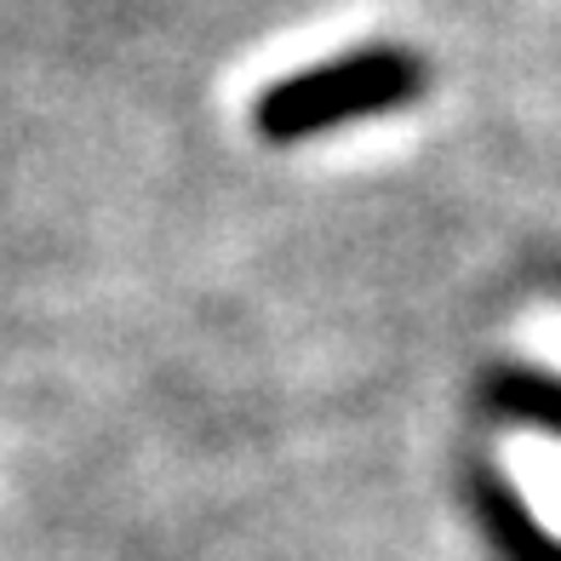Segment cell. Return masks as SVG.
Instances as JSON below:
<instances>
[{"label": "cell", "instance_id": "obj_1", "mask_svg": "<svg viewBox=\"0 0 561 561\" xmlns=\"http://www.w3.org/2000/svg\"><path fill=\"white\" fill-rule=\"evenodd\" d=\"M424 92H430V64L413 46H390V41L350 46V53H333L321 64H304L270 81L252 98V133L287 149V144L327 138L355 121L413 110Z\"/></svg>", "mask_w": 561, "mask_h": 561}]
</instances>
